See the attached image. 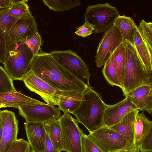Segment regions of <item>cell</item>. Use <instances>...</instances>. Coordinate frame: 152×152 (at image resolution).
I'll return each instance as SVG.
<instances>
[{
    "instance_id": "6da1fadb",
    "label": "cell",
    "mask_w": 152,
    "mask_h": 152,
    "mask_svg": "<svg viewBox=\"0 0 152 152\" xmlns=\"http://www.w3.org/2000/svg\"><path fill=\"white\" fill-rule=\"evenodd\" d=\"M31 70L37 77L59 91L83 93L89 88L58 63L50 53L42 52L34 56Z\"/></svg>"
},
{
    "instance_id": "7a4b0ae2",
    "label": "cell",
    "mask_w": 152,
    "mask_h": 152,
    "mask_svg": "<svg viewBox=\"0 0 152 152\" xmlns=\"http://www.w3.org/2000/svg\"><path fill=\"white\" fill-rule=\"evenodd\" d=\"M106 106L101 95L91 87L83 94L79 106L72 114L91 133L104 126Z\"/></svg>"
},
{
    "instance_id": "3957f363",
    "label": "cell",
    "mask_w": 152,
    "mask_h": 152,
    "mask_svg": "<svg viewBox=\"0 0 152 152\" xmlns=\"http://www.w3.org/2000/svg\"><path fill=\"white\" fill-rule=\"evenodd\" d=\"M125 45V64L123 85L124 95L140 86H152V73L146 69L134 45L127 42Z\"/></svg>"
},
{
    "instance_id": "277c9868",
    "label": "cell",
    "mask_w": 152,
    "mask_h": 152,
    "mask_svg": "<svg viewBox=\"0 0 152 152\" xmlns=\"http://www.w3.org/2000/svg\"><path fill=\"white\" fill-rule=\"evenodd\" d=\"M34 56L28 46L19 43L8 46L3 65L12 80H22L30 71Z\"/></svg>"
},
{
    "instance_id": "5b68a950",
    "label": "cell",
    "mask_w": 152,
    "mask_h": 152,
    "mask_svg": "<svg viewBox=\"0 0 152 152\" xmlns=\"http://www.w3.org/2000/svg\"><path fill=\"white\" fill-rule=\"evenodd\" d=\"M84 16L85 22L92 27L94 33L97 34L111 27L120 15L115 7L106 2L89 5Z\"/></svg>"
},
{
    "instance_id": "8992f818",
    "label": "cell",
    "mask_w": 152,
    "mask_h": 152,
    "mask_svg": "<svg viewBox=\"0 0 152 152\" xmlns=\"http://www.w3.org/2000/svg\"><path fill=\"white\" fill-rule=\"evenodd\" d=\"M61 134L62 151L67 152H82L83 131L78 122L70 114L65 113L59 118Z\"/></svg>"
},
{
    "instance_id": "52a82bcc",
    "label": "cell",
    "mask_w": 152,
    "mask_h": 152,
    "mask_svg": "<svg viewBox=\"0 0 152 152\" xmlns=\"http://www.w3.org/2000/svg\"><path fill=\"white\" fill-rule=\"evenodd\" d=\"M57 62L88 87L90 74L81 58L71 50H54L50 53Z\"/></svg>"
},
{
    "instance_id": "ba28073f",
    "label": "cell",
    "mask_w": 152,
    "mask_h": 152,
    "mask_svg": "<svg viewBox=\"0 0 152 152\" xmlns=\"http://www.w3.org/2000/svg\"><path fill=\"white\" fill-rule=\"evenodd\" d=\"M87 136L103 152L134 148L117 132L104 126Z\"/></svg>"
},
{
    "instance_id": "9c48e42d",
    "label": "cell",
    "mask_w": 152,
    "mask_h": 152,
    "mask_svg": "<svg viewBox=\"0 0 152 152\" xmlns=\"http://www.w3.org/2000/svg\"><path fill=\"white\" fill-rule=\"evenodd\" d=\"M123 42L120 32L114 24L104 31L95 56L97 67L101 68L104 65L115 50Z\"/></svg>"
},
{
    "instance_id": "30bf717a",
    "label": "cell",
    "mask_w": 152,
    "mask_h": 152,
    "mask_svg": "<svg viewBox=\"0 0 152 152\" xmlns=\"http://www.w3.org/2000/svg\"><path fill=\"white\" fill-rule=\"evenodd\" d=\"M23 80L29 90L39 95L47 104L58 105L61 91L37 77L31 70L24 76Z\"/></svg>"
},
{
    "instance_id": "8fae6325",
    "label": "cell",
    "mask_w": 152,
    "mask_h": 152,
    "mask_svg": "<svg viewBox=\"0 0 152 152\" xmlns=\"http://www.w3.org/2000/svg\"><path fill=\"white\" fill-rule=\"evenodd\" d=\"M19 114L26 122L47 123L59 118L60 110L54 106L43 104L24 106L18 109Z\"/></svg>"
},
{
    "instance_id": "7c38bea8",
    "label": "cell",
    "mask_w": 152,
    "mask_h": 152,
    "mask_svg": "<svg viewBox=\"0 0 152 152\" xmlns=\"http://www.w3.org/2000/svg\"><path fill=\"white\" fill-rule=\"evenodd\" d=\"M38 32L37 23L31 12L12 25L7 34L8 46L20 43Z\"/></svg>"
},
{
    "instance_id": "4fadbf2b",
    "label": "cell",
    "mask_w": 152,
    "mask_h": 152,
    "mask_svg": "<svg viewBox=\"0 0 152 152\" xmlns=\"http://www.w3.org/2000/svg\"><path fill=\"white\" fill-rule=\"evenodd\" d=\"M2 132L0 141V152H6L12 143L17 139L19 130L18 123L13 112L1 111Z\"/></svg>"
},
{
    "instance_id": "5bb4252c",
    "label": "cell",
    "mask_w": 152,
    "mask_h": 152,
    "mask_svg": "<svg viewBox=\"0 0 152 152\" xmlns=\"http://www.w3.org/2000/svg\"><path fill=\"white\" fill-rule=\"evenodd\" d=\"M136 110V106L127 97L114 104H107L104 116V126L109 127L115 124L126 115Z\"/></svg>"
},
{
    "instance_id": "9a60e30c",
    "label": "cell",
    "mask_w": 152,
    "mask_h": 152,
    "mask_svg": "<svg viewBox=\"0 0 152 152\" xmlns=\"http://www.w3.org/2000/svg\"><path fill=\"white\" fill-rule=\"evenodd\" d=\"M25 129L31 150L34 152H43L46 134L44 124L26 122Z\"/></svg>"
},
{
    "instance_id": "2e32d148",
    "label": "cell",
    "mask_w": 152,
    "mask_h": 152,
    "mask_svg": "<svg viewBox=\"0 0 152 152\" xmlns=\"http://www.w3.org/2000/svg\"><path fill=\"white\" fill-rule=\"evenodd\" d=\"M138 112L139 110H136L129 113L119 122L108 127L120 134L131 145L134 146V123L136 115Z\"/></svg>"
},
{
    "instance_id": "e0dca14e",
    "label": "cell",
    "mask_w": 152,
    "mask_h": 152,
    "mask_svg": "<svg viewBox=\"0 0 152 152\" xmlns=\"http://www.w3.org/2000/svg\"><path fill=\"white\" fill-rule=\"evenodd\" d=\"M45 104L17 91L0 94V104L9 105L11 107L18 109L24 106Z\"/></svg>"
},
{
    "instance_id": "ac0fdd59",
    "label": "cell",
    "mask_w": 152,
    "mask_h": 152,
    "mask_svg": "<svg viewBox=\"0 0 152 152\" xmlns=\"http://www.w3.org/2000/svg\"><path fill=\"white\" fill-rule=\"evenodd\" d=\"M151 129L152 121L148 119L144 112H137L136 115L134 123V152H139L141 142Z\"/></svg>"
},
{
    "instance_id": "d6986e66",
    "label": "cell",
    "mask_w": 152,
    "mask_h": 152,
    "mask_svg": "<svg viewBox=\"0 0 152 152\" xmlns=\"http://www.w3.org/2000/svg\"><path fill=\"white\" fill-rule=\"evenodd\" d=\"M83 93L77 91H61L58 108L64 113L72 114L79 106Z\"/></svg>"
},
{
    "instance_id": "ffe728a7",
    "label": "cell",
    "mask_w": 152,
    "mask_h": 152,
    "mask_svg": "<svg viewBox=\"0 0 152 152\" xmlns=\"http://www.w3.org/2000/svg\"><path fill=\"white\" fill-rule=\"evenodd\" d=\"M114 24L119 30L123 42H128L134 45V36L138 28L133 19L129 17L120 15L116 19Z\"/></svg>"
},
{
    "instance_id": "44dd1931",
    "label": "cell",
    "mask_w": 152,
    "mask_h": 152,
    "mask_svg": "<svg viewBox=\"0 0 152 152\" xmlns=\"http://www.w3.org/2000/svg\"><path fill=\"white\" fill-rule=\"evenodd\" d=\"M134 44L137 52L147 70L152 73V53L138 29L134 36Z\"/></svg>"
},
{
    "instance_id": "7402d4cb",
    "label": "cell",
    "mask_w": 152,
    "mask_h": 152,
    "mask_svg": "<svg viewBox=\"0 0 152 152\" xmlns=\"http://www.w3.org/2000/svg\"><path fill=\"white\" fill-rule=\"evenodd\" d=\"M59 118L45 123L44 127L55 148L61 152L62 151L61 134Z\"/></svg>"
},
{
    "instance_id": "603a6c76",
    "label": "cell",
    "mask_w": 152,
    "mask_h": 152,
    "mask_svg": "<svg viewBox=\"0 0 152 152\" xmlns=\"http://www.w3.org/2000/svg\"><path fill=\"white\" fill-rule=\"evenodd\" d=\"M115 65L120 88H122L125 64V45L122 42L113 53Z\"/></svg>"
},
{
    "instance_id": "cb8c5ba5",
    "label": "cell",
    "mask_w": 152,
    "mask_h": 152,
    "mask_svg": "<svg viewBox=\"0 0 152 152\" xmlns=\"http://www.w3.org/2000/svg\"><path fill=\"white\" fill-rule=\"evenodd\" d=\"M102 72L104 78L110 85L120 87L113 53L105 63Z\"/></svg>"
},
{
    "instance_id": "d4e9b609",
    "label": "cell",
    "mask_w": 152,
    "mask_h": 152,
    "mask_svg": "<svg viewBox=\"0 0 152 152\" xmlns=\"http://www.w3.org/2000/svg\"><path fill=\"white\" fill-rule=\"evenodd\" d=\"M50 10L55 12H63L78 7L81 4L80 0H53L42 1Z\"/></svg>"
},
{
    "instance_id": "484cf974",
    "label": "cell",
    "mask_w": 152,
    "mask_h": 152,
    "mask_svg": "<svg viewBox=\"0 0 152 152\" xmlns=\"http://www.w3.org/2000/svg\"><path fill=\"white\" fill-rule=\"evenodd\" d=\"M27 0H14L9 8L8 13L11 16L20 19L31 12Z\"/></svg>"
},
{
    "instance_id": "4316f807",
    "label": "cell",
    "mask_w": 152,
    "mask_h": 152,
    "mask_svg": "<svg viewBox=\"0 0 152 152\" xmlns=\"http://www.w3.org/2000/svg\"><path fill=\"white\" fill-rule=\"evenodd\" d=\"M152 91V86L143 85L130 91L125 96L135 106L146 96Z\"/></svg>"
},
{
    "instance_id": "83f0119b",
    "label": "cell",
    "mask_w": 152,
    "mask_h": 152,
    "mask_svg": "<svg viewBox=\"0 0 152 152\" xmlns=\"http://www.w3.org/2000/svg\"><path fill=\"white\" fill-rule=\"evenodd\" d=\"M137 28L151 52L152 53V23L147 22L142 20Z\"/></svg>"
},
{
    "instance_id": "f1b7e54d",
    "label": "cell",
    "mask_w": 152,
    "mask_h": 152,
    "mask_svg": "<svg viewBox=\"0 0 152 152\" xmlns=\"http://www.w3.org/2000/svg\"><path fill=\"white\" fill-rule=\"evenodd\" d=\"M9 8L0 11V31L7 35L12 25L18 19L9 14Z\"/></svg>"
},
{
    "instance_id": "f546056e",
    "label": "cell",
    "mask_w": 152,
    "mask_h": 152,
    "mask_svg": "<svg viewBox=\"0 0 152 152\" xmlns=\"http://www.w3.org/2000/svg\"><path fill=\"white\" fill-rule=\"evenodd\" d=\"M16 91L12 80L4 68L0 66V94Z\"/></svg>"
},
{
    "instance_id": "4dcf8cb0",
    "label": "cell",
    "mask_w": 152,
    "mask_h": 152,
    "mask_svg": "<svg viewBox=\"0 0 152 152\" xmlns=\"http://www.w3.org/2000/svg\"><path fill=\"white\" fill-rule=\"evenodd\" d=\"M19 43L26 45L34 56L38 53L42 44L41 37L38 32Z\"/></svg>"
},
{
    "instance_id": "1f68e13d",
    "label": "cell",
    "mask_w": 152,
    "mask_h": 152,
    "mask_svg": "<svg viewBox=\"0 0 152 152\" xmlns=\"http://www.w3.org/2000/svg\"><path fill=\"white\" fill-rule=\"evenodd\" d=\"M31 150L28 141L20 138L14 141L6 152H30Z\"/></svg>"
},
{
    "instance_id": "d6a6232c",
    "label": "cell",
    "mask_w": 152,
    "mask_h": 152,
    "mask_svg": "<svg viewBox=\"0 0 152 152\" xmlns=\"http://www.w3.org/2000/svg\"><path fill=\"white\" fill-rule=\"evenodd\" d=\"M82 152H103L84 133L82 137Z\"/></svg>"
},
{
    "instance_id": "836d02e7",
    "label": "cell",
    "mask_w": 152,
    "mask_h": 152,
    "mask_svg": "<svg viewBox=\"0 0 152 152\" xmlns=\"http://www.w3.org/2000/svg\"><path fill=\"white\" fill-rule=\"evenodd\" d=\"M140 111H145L149 114L152 113V91L144 99L135 105Z\"/></svg>"
},
{
    "instance_id": "e575fe53",
    "label": "cell",
    "mask_w": 152,
    "mask_h": 152,
    "mask_svg": "<svg viewBox=\"0 0 152 152\" xmlns=\"http://www.w3.org/2000/svg\"><path fill=\"white\" fill-rule=\"evenodd\" d=\"M7 35L0 31V63L4 64L8 47Z\"/></svg>"
},
{
    "instance_id": "d590c367",
    "label": "cell",
    "mask_w": 152,
    "mask_h": 152,
    "mask_svg": "<svg viewBox=\"0 0 152 152\" xmlns=\"http://www.w3.org/2000/svg\"><path fill=\"white\" fill-rule=\"evenodd\" d=\"M140 151L141 152L152 151V129L150 131L141 142Z\"/></svg>"
},
{
    "instance_id": "8d00e7d4",
    "label": "cell",
    "mask_w": 152,
    "mask_h": 152,
    "mask_svg": "<svg viewBox=\"0 0 152 152\" xmlns=\"http://www.w3.org/2000/svg\"><path fill=\"white\" fill-rule=\"evenodd\" d=\"M93 30L92 27L85 22L83 25L76 29L75 33L78 36L85 38L91 34Z\"/></svg>"
},
{
    "instance_id": "74e56055",
    "label": "cell",
    "mask_w": 152,
    "mask_h": 152,
    "mask_svg": "<svg viewBox=\"0 0 152 152\" xmlns=\"http://www.w3.org/2000/svg\"><path fill=\"white\" fill-rule=\"evenodd\" d=\"M43 152H59L55 148L46 132Z\"/></svg>"
},
{
    "instance_id": "f35d334b",
    "label": "cell",
    "mask_w": 152,
    "mask_h": 152,
    "mask_svg": "<svg viewBox=\"0 0 152 152\" xmlns=\"http://www.w3.org/2000/svg\"><path fill=\"white\" fill-rule=\"evenodd\" d=\"M14 0H0V11L10 7Z\"/></svg>"
},
{
    "instance_id": "ab89813d",
    "label": "cell",
    "mask_w": 152,
    "mask_h": 152,
    "mask_svg": "<svg viewBox=\"0 0 152 152\" xmlns=\"http://www.w3.org/2000/svg\"><path fill=\"white\" fill-rule=\"evenodd\" d=\"M134 148H129L123 149L112 152H134Z\"/></svg>"
},
{
    "instance_id": "60d3db41",
    "label": "cell",
    "mask_w": 152,
    "mask_h": 152,
    "mask_svg": "<svg viewBox=\"0 0 152 152\" xmlns=\"http://www.w3.org/2000/svg\"><path fill=\"white\" fill-rule=\"evenodd\" d=\"M1 111L0 110V141L1 138L3 129L2 122L1 116Z\"/></svg>"
},
{
    "instance_id": "b9f144b4",
    "label": "cell",
    "mask_w": 152,
    "mask_h": 152,
    "mask_svg": "<svg viewBox=\"0 0 152 152\" xmlns=\"http://www.w3.org/2000/svg\"><path fill=\"white\" fill-rule=\"evenodd\" d=\"M11 107V106L7 104H0V108L2 107Z\"/></svg>"
},
{
    "instance_id": "7bdbcfd3",
    "label": "cell",
    "mask_w": 152,
    "mask_h": 152,
    "mask_svg": "<svg viewBox=\"0 0 152 152\" xmlns=\"http://www.w3.org/2000/svg\"><path fill=\"white\" fill-rule=\"evenodd\" d=\"M145 152H152V151H149Z\"/></svg>"
},
{
    "instance_id": "ee69618b",
    "label": "cell",
    "mask_w": 152,
    "mask_h": 152,
    "mask_svg": "<svg viewBox=\"0 0 152 152\" xmlns=\"http://www.w3.org/2000/svg\"><path fill=\"white\" fill-rule=\"evenodd\" d=\"M30 152H34L33 151H32L31 150V151H30Z\"/></svg>"
},
{
    "instance_id": "f6af8a7d",
    "label": "cell",
    "mask_w": 152,
    "mask_h": 152,
    "mask_svg": "<svg viewBox=\"0 0 152 152\" xmlns=\"http://www.w3.org/2000/svg\"></svg>"
}]
</instances>
